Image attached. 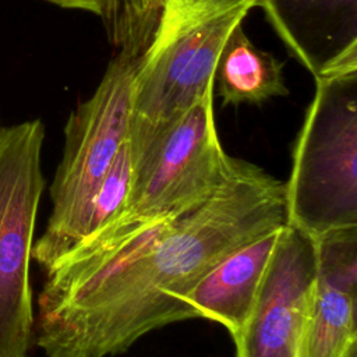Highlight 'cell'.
<instances>
[{"label": "cell", "instance_id": "obj_8", "mask_svg": "<svg viewBox=\"0 0 357 357\" xmlns=\"http://www.w3.org/2000/svg\"><path fill=\"white\" fill-rule=\"evenodd\" d=\"M312 243L315 282L296 357H357V227Z\"/></svg>", "mask_w": 357, "mask_h": 357}, {"label": "cell", "instance_id": "obj_5", "mask_svg": "<svg viewBox=\"0 0 357 357\" xmlns=\"http://www.w3.org/2000/svg\"><path fill=\"white\" fill-rule=\"evenodd\" d=\"M213 91L215 85L162 137L145 169L131 181L120 213L59 261L95 259L153 225L198 208L218 190L226 174L229 155L216 132Z\"/></svg>", "mask_w": 357, "mask_h": 357}, {"label": "cell", "instance_id": "obj_14", "mask_svg": "<svg viewBox=\"0 0 357 357\" xmlns=\"http://www.w3.org/2000/svg\"><path fill=\"white\" fill-rule=\"evenodd\" d=\"M50 3H54L60 7L66 8H77V10H84L89 11L98 17H100L107 25V22L112 18L113 13V4L114 0H47Z\"/></svg>", "mask_w": 357, "mask_h": 357}, {"label": "cell", "instance_id": "obj_9", "mask_svg": "<svg viewBox=\"0 0 357 357\" xmlns=\"http://www.w3.org/2000/svg\"><path fill=\"white\" fill-rule=\"evenodd\" d=\"M259 7L314 78L357 70V0H259Z\"/></svg>", "mask_w": 357, "mask_h": 357}, {"label": "cell", "instance_id": "obj_13", "mask_svg": "<svg viewBox=\"0 0 357 357\" xmlns=\"http://www.w3.org/2000/svg\"><path fill=\"white\" fill-rule=\"evenodd\" d=\"M130 187L131 160L128 141H126L95 192L85 237L107 226L120 213L128 198Z\"/></svg>", "mask_w": 357, "mask_h": 357}, {"label": "cell", "instance_id": "obj_11", "mask_svg": "<svg viewBox=\"0 0 357 357\" xmlns=\"http://www.w3.org/2000/svg\"><path fill=\"white\" fill-rule=\"evenodd\" d=\"M216 93L223 105H259L275 96H286L283 63L257 47L237 25L226 39L215 71Z\"/></svg>", "mask_w": 357, "mask_h": 357}, {"label": "cell", "instance_id": "obj_7", "mask_svg": "<svg viewBox=\"0 0 357 357\" xmlns=\"http://www.w3.org/2000/svg\"><path fill=\"white\" fill-rule=\"evenodd\" d=\"M314 282L312 240L284 225L254 308L231 336L234 357H296Z\"/></svg>", "mask_w": 357, "mask_h": 357}, {"label": "cell", "instance_id": "obj_1", "mask_svg": "<svg viewBox=\"0 0 357 357\" xmlns=\"http://www.w3.org/2000/svg\"><path fill=\"white\" fill-rule=\"evenodd\" d=\"M286 225L284 183L229 156L198 208L82 265H53L38 296L33 342L47 357H110L146 333L194 319L181 298L238 247Z\"/></svg>", "mask_w": 357, "mask_h": 357}, {"label": "cell", "instance_id": "obj_2", "mask_svg": "<svg viewBox=\"0 0 357 357\" xmlns=\"http://www.w3.org/2000/svg\"><path fill=\"white\" fill-rule=\"evenodd\" d=\"M259 0H165L138 56L128 120L131 181L167 130L215 85L216 64L231 31Z\"/></svg>", "mask_w": 357, "mask_h": 357}, {"label": "cell", "instance_id": "obj_4", "mask_svg": "<svg viewBox=\"0 0 357 357\" xmlns=\"http://www.w3.org/2000/svg\"><path fill=\"white\" fill-rule=\"evenodd\" d=\"M284 206L286 225L311 240L357 227V70L315 78Z\"/></svg>", "mask_w": 357, "mask_h": 357}, {"label": "cell", "instance_id": "obj_3", "mask_svg": "<svg viewBox=\"0 0 357 357\" xmlns=\"http://www.w3.org/2000/svg\"><path fill=\"white\" fill-rule=\"evenodd\" d=\"M138 56L132 47H120L92 96L66 123L61 160L49 188L52 211L32 247V259L43 271L88 233L95 192L127 141Z\"/></svg>", "mask_w": 357, "mask_h": 357}, {"label": "cell", "instance_id": "obj_10", "mask_svg": "<svg viewBox=\"0 0 357 357\" xmlns=\"http://www.w3.org/2000/svg\"><path fill=\"white\" fill-rule=\"evenodd\" d=\"M282 227L238 247L198 280L181 298L192 318L218 322L230 336L244 326L257 301Z\"/></svg>", "mask_w": 357, "mask_h": 357}, {"label": "cell", "instance_id": "obj_6", "mask_svg": "<svg viewBox=\"0 0 357 357\" xmlns=\"http://www.w3.org/2000/svg\"><path fill=\"white\" fill-rule=\"evenodd\" d=\"M39 119L0 128V357H28L35 314L29 266L45 190Z\"/></svg>", "mask_w": 357, "mask_h": 357}, {"label": "cell", "instance_id": "obj_12", "mask_svg": "<svg viewBox=\"0 0 357 357\" xmlns=\"http://www.w3.org/2000/svg\"><path fill=\"white\" fill-rule=\"evenodd\" d=\"M165 0H114L106 28L119 47L142 52L156 25Z\"/></svg>", "mask_w": 357, "mask_h": 357}]
</instances>
